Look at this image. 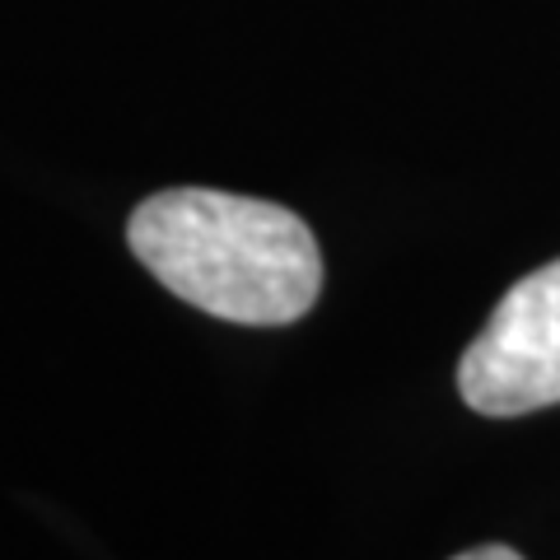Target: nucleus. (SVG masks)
<instances>
[{
    "label": "nucleus",
    "instance_id": "f257e3e1",
    "mask_svg": "<svg viewBox=\"0 0 560 560\" xmlns=\"http://www.w3.org/2000/svg\"><path fill=\"white\" fill-rule=\"evenodd\" d=\"M131 253L168 294L243 327L300 323L323 294V253L290 206L168 187L127 220Z\"/></svg>",
    "mask_w": 560,
    "mask_h": 560
},
{
    "label": "nucleus",
    "instance_id": "f03ea898",
    "mask_svg": "<svg viewBox=\"0 0 560 560\" xmlns=\"http://www.w3.org/2000/svg\"><path fill=\"white\" fill-rule=\"evenodd\" d=\"M458 393L481 416L560 401V257L518 280L458 360Z\"/></svg>",
    "mask_w": 560,
    "mask_h": 560
},
{
    "label": "nucleus",
    "instance_id": "7ed1b4c3",
    "mask_svg": "<svg viewBox=\"0 0 560 560\" xmlns=\"http://www.w3.org/2000/svg\"><path fill=\"white\" fill-rule=\"evenodd\" d=\"M453 560H523V556L510 551V547H477V551H463V556H453Z\"/></svg>",
    "mask_w": 560,
    "mask_h": 560
}]
</instances>
